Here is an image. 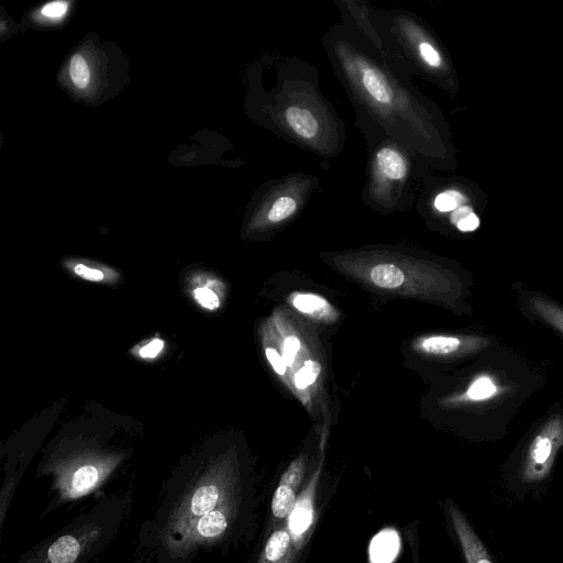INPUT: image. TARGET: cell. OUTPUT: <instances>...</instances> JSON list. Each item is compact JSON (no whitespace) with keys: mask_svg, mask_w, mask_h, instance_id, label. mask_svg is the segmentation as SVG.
I'll use <instances>...</instances> for the list:
<instances>
[{"mask_svg":"<svg viewBox=\"0 0 563 563\" xmlns=\"http://www.w3.org/2000/svg\"><path fill=\"white\" fill-rule=\"evenodd\" d=\"M364 139L367 161L362 202L382 214L402 212L413 207L427 166L386 135L367 134Z\"/></svg>","mask_w":563,"mask_h":563,"instance_id":"277c9868","label":"cell"},{"mask_svg":"<svg viewBox=\"0 0 563 563\" xmlns=\"http://www.w3.org/2000/svg\"><path fill=\"white\" fill-rule=\"evenodd\" d=\"M99 472L92 465H84L76 470L70 479V495L79 496L89 492L98 482Z\"/></svg>","mask_w":563,"mask_h":563,"instance_id":"d6986e66","label":"cell"},{"mask_svg":"<svg viewBox=\"0 0 563 563\" xmlns=\"http://www.w3.org/2000/svg\"><path fill=\"white\" fill-rule=\"evenodd\" d=\"M265 354L274 371L279 375H284L287 365L283 356L273 347H267Z\"/></svg>","mask_w":563,"mask_h":563,"instance_id":"484cf974","label":"cell"},{"mask_svg":"<svg viewBox=\"0 0 563 563\" xmlns=\"http://www.w3.org/2000/svg\"><path fill=\"white\" fill-rule=\"evenodd\" d=\"M499 388L492 376L479 375L468 386L465 395L468 400L481 401L494 397Z\"/></svg>","mask_w":563,"mask_h":563,"instance_id":"ffe728a7","label":"cell"},{"mask_svg":"<svg viewBox=\"0 0 563 563\" xmlns=\"http://www.w3.org/2000/svg\"><path fill=\"white\" fill-rule=\"evenodd\" d=\"M219 500V489L214 485L199 487L190 500V510L195 516L212 511Z\"/></svg>","mask_w":563,"mask_h":563,"instance_id":"e0dca14e","label":"cell"},{"mask_svg":"<svg viewBox=\"0 0 563 563\" xmlns=\"http://www.w3.org/2000/svg\"><path fill=\"white\" fill-rule=\"evenodd\" d=\"M300 350V342L297 336H287L283 346V358L287 366H291L298 352Z\"/></svg>","mask_w":563,"mask_h":563,"instance_id":"cb8c5ba5","label":"cell"},{"mask_svg":"<svg viewBox=\"0 0 563 563\" xmlns=\"http://www.w3.org/2000/svg\"><path fill=\"white\" fill-rule=\"evenodd\" d=\"M195 300L208 310H214L219 307L220 301L218 295L208 287H199L192 292Z\"/></svg>","mask_w":563,"mask_h":563,"instance_id":"603a6c76","label":"cell"},{"mask_svg":"<svg viewBox=\"0 0 563 563\" xmlns=\"http://www.w3.org/2000/svg\"><path fill=\"white\" fill-rule=\"evenodd\" d=\"M446 510L460 541L466 563H494L484 543L475 533L459 507L453 503H446Z\"/></svg>","mask_w":563,"mask_h":563,"instance_id":"ba28073f","label":"cell"},{"mask_svg":"<svg viewBox=\"0 0 563 563\" xmlns=\"http://www.w3.org/2000/svg\"><path fill=\"white\" fill-rule=\"evenodd\" d=\"M399 551V537L393 529H386L371 542L369 559L372 563H390Z\"/></svg>","mask_w":563,"mask_h":563,"instance_id":"7c38bea8","label":"cell"},{"mask_svg":"<svg viewBox=\"0 0 563 563\" xmlns=\"http://www.w3.org/2000/svg\"><path fill=\"white\" fill-rule=\"evenodd\" d=\"M312 485L307 488L305 495L297 500L292 512L289 516V532L295 536L296 539H300L302 534L308 530L313 519L312 508Z\"/></svg>","mask_w":563,"mask_h":563,"instance_id":"4fadbf2b","label":"cell"},{"mask_svg":"<svg viewBox=\"0 0 563 563\" xmlns=\"http://www.w3.org/2000/svg\"><path fill=\"white\" fill-rule=\"evenodd\" d=\"M228 526L227 517L221 510H212L205 514L197 522L196 529L199 536L212 538L220 536Z\"/></svg>","mask_w":563,"mask_h":563,"instance_id":"ac0fdd59","label":"cell"},{"mask_svg":"<svg viewBox=\"0 0 563 563\" xmlns=\"http://www.w3.org/2000/svg\"><path fill=\"white\" fill-rule=\"evenodd\" d=\"M321 372V365L317 361L308 360L294 376L295 386L305 389L316 382Z\"/></svg>","mask_w":563,"mask_h":563,"instance_id":"44dd1931","label":"cell"},{"mask_svg":"<svg viewBox=\"0 0 563 563\" xmlns=\"http://www.w3.org/2000/svg\"><path fill=\"white\" fill-rule=\"evenodd\" d=\"M67 7L68 4L65 1H52L45 4L41 11L47 18L58 19L65 14Z\"/></svg>","mask_w":563,"mask_h":563,"instance_id":"d4e9b609","label":"cell"},{"mask_svg":"<svg viewBox=\"0 0 563 563\" xmlns=\"http://www.w3.org/2000/svg\"><path fill=\"white\" fill-rule=\"evenodd\" d=\"M366 11L375 34L371 40L390 67L410 80H442L445 58L421 18L407 10L368 3Z\"/></svg>","mask_w":563,"mask_h":563,"instance_id":"3957f363","label":"cell"},{"mask_svg":"<svg viewBox=\"0 0 563 563\" xmlns=\"http://www.w3.org/2000/svg\"><path fill=\"white\" fill-rule=\"evenodd\" d=\"M80 551L79 542L71 536L58 538L47 551L51 563H74Z\"/></svg>","mask_w":563,"mask_h":563,"instance_id":"9a60e30c","label":"cell"},{"mask_svg":"<svg viewBox=\"0 0 563 563\" xmlns=\"http://www.w3.org/2000/svg\"><path fill=\"white\" fill-rule=\"evenodd\" d=\"M563 446V418L551 417L531 440L526 452L521 477L539 483L548 477L559 450Z\"/></svg>","mask_w":563,"mask_h":563,"instance_id":"8992f818","label":"cell"},{"mask_svg":"<svg viewBox=\"0 0 563 563\" xmlns=\"http://www.w3.org/2000/svg\"><path fill=\"white\" fill-rule=\"evenodd\" d=\"M527 306L531 313L563 335V308L541 296H530Z\"/></svg>","mask_w":563,"mask_h":563,"instance_id":"5bb4252c","label":"cell"},{"mask_svg":"<svg viewBox=\"0 0 563 563\" xmlns=\"http://www.w3.org/2000/svg\"><path fill=\"white\" fill-rule=\"evenodd\" d=\"M320 192V178L312 174L296 172L273 178L263 187L255 225L273 231L285 227Z\"/></svg>","mask_w":563,"mask_h":563,"instance_id":"5b68a950","label":"cell"},{"mask_svg":"<svg viewBox=\"0 0 563 563\" xmlns=\"http://www.w3.org/2000/svg\"><path fill=\"white\" fill-rule=\"evenodd\" d=\"M489 342L481 336L431 335L419 343V350L433 356H456L479 351Z\"/></svg>","mask_w":563,"mask_h":563,"instance_id":"9c48e42d","label":"cell"},{"mask_svg":"<svg viewBox=\"0 0 563 563\" xmlns=\"http://www.w3.org/2000/svg\"><path fill=\"white\" fill-rule=\"evenodd\" d=\"M305 472V457L295 460L284 473L272 499V512L276 519L289 518L297 503V488Z\"/></svg>","mask_w":563,"mask_h":563,"instance_id":"52a82bcc","label":"cell"},{"mask_svg":"<svg viewBox=\"0 0 563 563\" xmlns=\"http://www.w3.org/2000/svg\"><path fill=\"white\" fill-rule=\"evenodd\" d=\"M69 75L76 87L84 89L89 84L90 71L86 59L75 54L69 63Z\"/></svg>","mask_w":563,"mask_h":563,"instance_id":"7402d4cb","label":"cell"},{"mask_svg":"<svg viewBox=\"0 0 563 563\" xmlns=\"http://www.w3.org/2000/svg\"><path fill=\"white\" fill-rule=\"evenodd\" d=\"M74 271L78 276L87 280L100 282L104 278V274L101 271L88 267L84 264H77Z\"/></svg>","mask_w":563,"mask_h":563,"instance_id":"4316f807","label":"cell"},{"mask_svg":"<svg viewBox=\"0 0 563 563\" xmlns=\"http://www.w3.org/2000/svg\"><path fill=\"white\" fill-rule=\"evenodd\" d=\"M164 342L161 339H154L140 350V355L144 358L155 357L163 349Z\"/></svg>","mask_w":563,"mask_h":563,"instance_id":"83f0119b","label":"cell"},{"mask_svg":"<svg viewBox=\"0 0 563 563\" xmlns=\"http://www.w3.org/2000/svg\"><path fill=\"white\" fill-rule=\"evenodd\" d=\"M292 305L299 311L319 319L328 317L331 312L329 302L314 294H297L292 298Z\"/></svg>","mask_w":563,"mask_h":563,"instance_id":"2e32d148","label":"cell"},{"mask_svg":"<svg viewBox=\"0 0 563 563\" xmlns=\"http://www.w3.org/2000/svg\"><path fill=\"white\" fill-rule=\"evenodd\" d=\"M328 29L322 47L354 110L362 135H386L424 166L437 167L445 147L440 113L420 89L380 55L375 43L350 19Z\"/></svg>","mask_w":563,"mask_h":563,"instance_id":"6da1fadb","label":"cell"},{"mask_svg":"<svg viewBox=\"0 0 563 563\" xmlns=\"http://www.w3.org/2000/svg\"><path fill=\"white\" fill-rule=\"evenodd\" d=\"M292 537L287 529H279L268 538L260 563H288Z\"/></svg>","mask_w":563,"mask_h":563,"instance_id":"8fae6325","label":"cell"},{"mask_svg":"<svg viewBox=\"0 0 563 563\" xmlns=\"http://www.w3.org/2000/svg\"><path fill=\"white\" fill-rule=\"evenodd\" d=\"M258 118L280 140L321 158H335L345 147V124L320 89L313 64L273 53L262 62Z\"/></svg>","mask_w":563,"mask_h":563,"instance_id":"7a4b0ae2","label":"cell"},{"mask_svg":"<svg viewBox=\"0 0 563 563\" xmlns=\"http://www.w3.org/2000/svg\"><path fill=\"white\" fill-rule=\"evenodd\" d=\"M404 268L400 265V258L396 260L394 256H383L380 260L369 266L368 277L369 280L383 289H398L405 284Z\"/></svg>","mask_w":563,"mask_h":563,"instance_id":"30bf717a","label":"cell"}]
</instances>
